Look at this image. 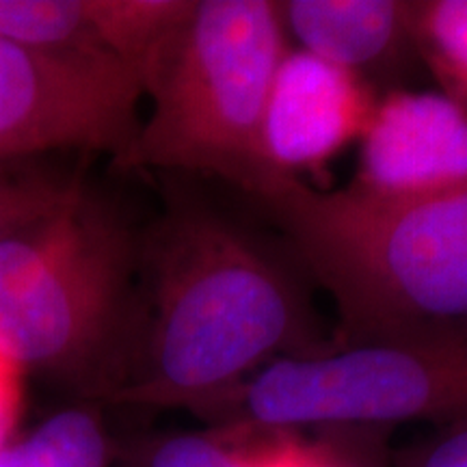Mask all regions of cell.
Returning <instances> with one entry per match:
<instances>
[{
	"label": "cell",
	"instance_id": "6da1fadb",
	"mask_svg": "<svg viewBox=\"0 0 467 467\" xmlns=\"http://www.w3.org/2000/svg\"><path fill=\"white\" fill-rule=\"evenodd\" d=\"M145 251L148 331L104 405L192 413L271 361L327 344L295 277L213 210L178 208Z\"/></svg>",
	"mask_w": 467,
	"mask_h": 467
},
{
	"label": "cell",
	"instance_id": "7a4b0ae2",
	"mask_svg": "<svg viewBox=\"0 0 467 467\" xmlns=\"http://www.w3.org/2000/svg\"><path fill=\"white\" fill-rule=\"evenodd\" d=\"M249 195L334 296V342L467 323V186L388 203L265 175Z\"/></svg>",
	"mask_w": 467,
	"mask_h": 467
},
{
	"label": "cell",
	"instance_id": "3957f363",
	"mask_svg": "<svg viewBox=\"0 0 467 467\" xmlns=\"http://www.w3.org/2000/svg\"><path fill=\"white\" fill-rule=\"evenodd\" d=\"M137 244L85 186L0 241V355L104 402L126 383Z\"/></svg>",
	"mask_w": 467,
	"mask_h": 467
},
{
	"label": "cell",
	"instance_id": "277c9868",
	"mask_svg": "<svg viewBox=\"0 0 467 467\" xmlns=\"http://www.w3.org/2000/svg\"><path fill=\"white\" fill-rule=\"evenodd\" d=\"M271 0H192L143 80L150 113L115 162L217 175L244 192L260 182L268 89L288 52Z\"/></svg>",
	"mask_w": 467,
	"mask_h": 467
},
{
	"label": "cell",
	"instance_id": "5b68a950",
	"mask_svg": "<svg viewBox=\"0 0 467 467\" xmlns=\"http://www.w3.org/2000/svg\"><path fill=\"white\" fill-rule=\"evenodd\" d=\"M192 416L230 441L301 429L452 422L467 416V323L327 342L279 358Z\"/></svg>",
	"mask_w": 467,
	"mask_h": 467
},
{
	"label": "cell",
	"instance_id": "8992f818",
	"mask_svg": "<svg viewBox=\"0 0 467 467\" xmlns=\"http://www.w3.org/2000/svg\"><path fill=\"white\" fill-rule=\"evenodd\" d=\"M139 74L113 61L52 55L0 37V165L55 150L117 162L139 130Z\"/></svg>",
	"mask_w": 467,
	"mask_h": 467
},
{
	"label": "cell",
	"instance_id": "52a82bcc",
	"mask_svg": "<svg viewBox=\"0 0 467 467\" xmlns=\"http://www.w3.org/2000/svg\"><path fill=\"white\" fill-rule=\"evenodd\" d=\"M350 189L388 203L422 202L467 186V113L441 91L377 98Z\"/></svg>",
	"mask_w": 467,
	"mask_h": 467
},
{
	"label": "cell",
	"instance_id": "ba28073f",
	"mask_svg": "<svg viewBox=\"0 0 467 467\" xmlns=\"http://www.w3.org/2000/svg\"><path fill=\"white\" fill-rule=\"evenodd\" d=\"M377 87L359 76L288 50L268 89L260 128L265 175L301 180L320 173L364 134L377 104Z\"/></svg>",
	"mask_w": 467,
	"mask_h": 467
},
{
	"label": "cell",
	"instance_id": "9c48e42d",
	"mask_svg": "<svg viewBox=\"0 0 467 467\" xmlns=\"http://www.w3.org/2000/svg\"><path fill=\"white\" fill-rule=\"evenodd\" d=\"M285 35L307 55L372 83L418 58L411 33L413 0H285Z\"/></svg>",
	"mask_w": 467,
	"mask_h": 467
},
{
	"label": "cell",
	"instance_id": "30bf717a",
	"mask_svg": "<svg viewBox=\"0 0 467 467\" xmlns=\"http://www.w3.org/2000/svg\"><path fill=\"white\" fill-rule=\"evenodd\" d=\"M0 37L31 50L128 67V0H0Z\"/></svg>",
	"mask_w": 467,
	"mask_h": 467
},
{
	"label": "cell",
	"instance_id": "8fae6325",
	"mask_svg": "<svg viewBox=\"0 0 467 467\" xmlns=\"http://www.w3.org/2000/svg\"><path fill=\"white\" fill-rule=\"evenodd\" d=\"M115 467H301V452L284 433L230 441L206 426L117 446Z\"/></svg>",
	"mask_w": 467,
	"mask_h": 467
},
{
	"label": "cell",
	"instance_id": "7c38bea8",
	"mask_svg": "<svg viewBox=\"0 0 467 467\" xmlns=\"http://www.w3.org/2000/svg\"><path fill=\"white\" fill-rule=\"evenodd\" d=\"M100 402L66 407L0 446V467H115Z\"/></svg>",
	"mask_w": 467,
	"mask_h": 467
},
{
	"label": "cell",
	"instance_id": "4fadbf2b",
	"mask_svg": "<svg viewBox=\"0 0 467 467\" xmlns=\"http://www.w3.org/2000/svg\"><path fill=\"white\" fill-rule=\"evenodd\" d=\"M411 33L443 96L467 113V0H413Z\"/></svg>",
	"mask_w": 467,
	"mask_h": 467
},
{
	"label": "cell",
	"instance_id": "5bb4252c",
	"mask_svg": "<svg viewBox=\"0 0 467 467\" xmlns=\"http://www.w3.org/2000/svg\"><path fill=\"white\" fill-rule=\"evenodd\" d=\"M80 189L76 178L0 165V241L55 214Z\"/></svg>",
	"mask_w": 467,
	"mask_h": 467
},
{
	"label": "cell",
	"instance_id": "9a60e30c",
	"mask_svg": "<svg viewBox=\"0 0 467 467\" xmlns=\"http://www.w3.org/2000/svg\"><path fill=\"white\" fill-rule=\"evenodd\" d=\"M392 467H467V416L433 426L409 443Z\"/></svg>",
	"mask_w": 467,
	"mask_h": 467
},
{
	"label": "cell",
	"instance_id": "2e32d148",
	"mask_svg": "<svg viewBox=\"0 0 467 467\" xmlns=\"http://www.w3.org/2000/svg\"><path fill=\"white\" fill-rule=\"evenodd\" d=\"M20 368L0 355V446L14 437L20 416Z\"/></svg>",
	"mask_w": 467,
	"mask_h": 467
}]
</instances>
